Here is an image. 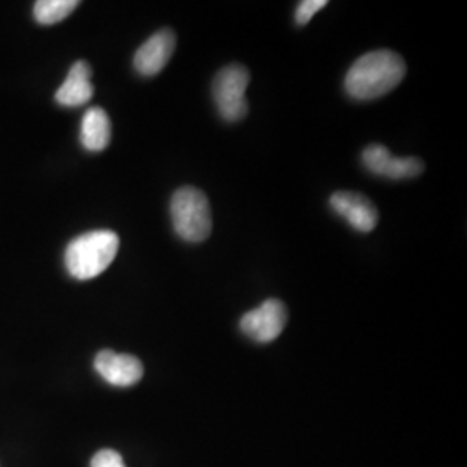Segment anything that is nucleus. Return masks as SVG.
Returning a JSON list of instances; mask_svg holds the SVG:
<instances>
[{
    "mask_svg": "<svg viewBox=\"0 0 467 467\" xmlns=\"http://www.w3.org/2000/svg\"><path fill=\"white\" fill-rule=\"evenodd\" d=\"M327 5L326 0H305L301 2L296 9V23L298 25H306L310 23V19L317 15L318 11H322Z\"/></svg>",
    "mask_w": 467,
    "mask_h": 467,
    "instance_id": "ddd939ff",
    "label": "nucleus"
},
{
    "mask_svg": "<svg viewBox=\"0 0 467 467\" xmlns=\"http://www.w3.org/2000/svg\"><path fill=\"white\" fill-rule=\"evenodd\" d=\"M248 85L250 71L243 65H229L218 71L212 92L218 113L225 121H239L248 115Z\"/></svg>",
    "mask_w": 467,
    "mask_h": 467,
    "instance_id": "20e7f679",
    "label": "nucleus"
},
{
    "mask_svg": "<svg viewBox=\"0 0 467 467\" xmlns=\"http://www.w3.org/2000/svg\"><path fill=\"white\" fill-rule=\"evenodd\" d=\"M92 69L88 67L87 61H77L69 73L67 80L59 87L56 92V100L61 106H82L85 102L92 99L94 96V87L90 84Z\"/></svg>",
    "mask_w": 467,
    "mask_h": 467,
    "instance_id": "9d476101",
    "label": "nucleus"
},
{
    "mask_svg": "<svg viewBox=\"0 0 467 467\" xmlns=\"http://www.w3.org/2000/svg\"><path fill=\"white\" fill-rule=\"evenodd\" d=\"M90 467H127L123 462V457L117 451L106 449L99 451L90 461Z\"/></svg>",
    "mask_w": 467,
    "mask_h": 467,
    "instance_id": "4468645a",
    "label": "nucleus"
},
{
    "mask_svg": "<svg viewBox=\"0 0 467 467\" xmlns=\"http://www.w3.org/2000/svg\"><path fill=\"white\" fill-rule=\"evenodd\" d=\"M362 161L374 175L391 181L414 179L422 173L424 163L419 158L393 156L383 144H372L362 152Z\"/></svg>",
    "mask_w": 467,
    "mask_h": 467,
    "instance_id": "423d86ee",
    "label": "nucleus"
},
{
    "mask_svg": "<svg viewBox=\"0 0 467 467\" xmlns=\"http://www.w3.org/2000/svg\"><path fill=\"white\" fill-rule=\"evenodd\" d=\"M407 73L405 61L393 50H372L358 57L347 73L345 88L357 100L383 98L400 84Z\"/></svg>",
    "mask_w": 467,
    "mask_h": 467,
    "instance_id": "f257e3e1",
    "label": "nucleus"
},
{
    "mask_svg": "<svg viewBox=\"0 0 467 467\" xmlns=\"http://www.w3.org/2000/svg\"><path fill=\"white\" fill-rule=\"evenodd\" d=\"M78 4L77 0H38L35 4L34 16L40 25H56L67 19Z\"/></svg>",
    "mask_w": 467,
    "mask_h": 467,
    "instance_id": "f8f14e48",
    "label": "nucleus"
},
{
    "mask_svg": "<svg viewBox=\"0 0 467 467\" xmlns=\"http://www.w3.org/2000/svg\"><path fill=\"white\" fill-rule=\"evenodd\" d=\"M94 368L106 383L127 388L139 383L144 376L142 362L129 353L102 350L96 355Z\"/></svg>",
    "mask_w": 467,
    "mask_h": 467,
    "instance_id": "0eeeda50",
    "label": "nucleus"
},
{
    "mask_svg": "<svg viewBox=\"0 0 467 467\" xmlns=\"http://www.w3.org/2000/svg\"><path fill=\"white\" fill-rule=\"evenodd\" d=\"M329 202L334 212L358 233H370L379 222V212L374 202L358 192H334Z\"/></svg>",
    "mask_w": 467,
    "mask_h": 467,
    "instance_id": "6e6552de",
    "label": "nucleus"
},
{
    "mask_svg": "<svg viewBox=\"0 0 467 467\" xmlns=\"http://www.w3.org/2000/svg\"><path fill=\"white\" fill-rule=\"evenodd\" d=\"M287 310L283 301L268 298L241 318V331L258 343H270L283 334Z\"/></svg>",
    "mask_w": 467,
    "mask_h": 467,
    "instance_id": "39448f33",
    "label": "nucleus"
},
{
    "mask_svg": "<svg viewBox=\"0 0 467 467\" xmlns=\"http://www.w3.org/2000/svg\"><path fill=\"white\" fill-rule=\"evenodd\" d=\"M170 215L175 233L187 243H202L212 234V208L198 187H181L170 202Z\"/></svg>",
    "mask_w": 467,
    "mask_h": 467,
    "instance_id": "7ed1b4c3",
    "label": "nucleus"
},
{
    "mask_svg": "<svg viewBox=\"0 0 467 467\" xmlns=\"http://www.w3.org/2000/svg\"><path fill=\"white\" fill-rule=\"evenodd\" d=\"M119 237L113 231L82 234L67 244L65 265L77 281H88L100 275L117 256Z\"/></svg>",
    "mask_w": 467,
    "mask_h": 467,
    "instance_id": "f03ea898",
    "label": "nucleus"
},
{
    "mask_svg": "<svg viewBox=\"0 0 467 467\" xmlns=\"http://www.w3.org/2000/svg\"><path fill=\"white\" fill-rule=\"evenodd\" d=\"M175 44H177V38L171 30L165 28L156 32L135 52V69L144 77L158 75L163 67H167L175 50Z\"/></svg>",
    "mask_w": 467,
    "mask_h": 467,
    "instance_id": "1a4fd4ad",
    "label": "nucleus"
},
{
    "mask_svg": "<svg viewBox=\"0 0 467 467\" xmlns=\"http://www.w3.org/2000/svg\"><path fill=\"white\" fill-rule=\"evenodd\" d=\"M80 140L85 150L99 152L106 150L111 140V121L104 109L90 108L82 119Z\"/></svg>",
    "mask_w": 467,
    "mask_h": 467,
    "instance_id": "9b49d317",
    "label": "nucleus"
}]
</instances>
